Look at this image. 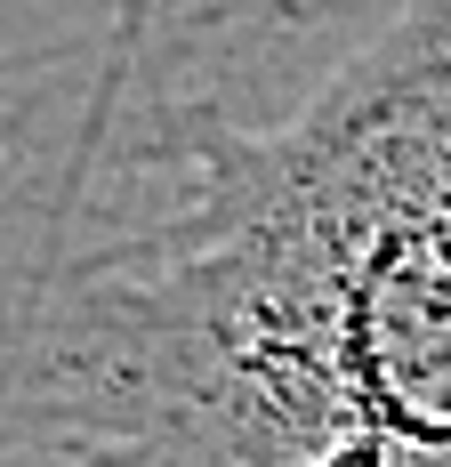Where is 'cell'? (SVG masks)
<instances>
[{"label": "cell", "mask_w": 451, "mask_h": 467, "mask_svg": "<svg viewBox=\"0 0 451 467\" xmlns=\"http://www.w3.org/2000/svg\"><path fill=\"white\" fill-rule=\"evenodd\" d=\"M0 451L451 467V0H121L16 97Z\"/></svg>", "instance_id": "6da1fadb"}, {"label": "cell", "mask_w": 451, "mask_h": 467, "mask_svg": "<svg viewBox=\"0 0 451 467\" xmlns=\"http://www.w3.org/2000/svg\"><path fill=\"white\" fill-rule=\"evenodd\" d=\"M0 467H41V460H16V451H0Z\"/></svg>", "instance_id": "7a4b0ae2"}]
</instances>
